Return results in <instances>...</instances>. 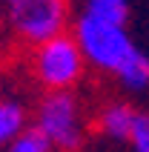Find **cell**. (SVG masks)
<instances>
[{"label": "cell", "instance_id": "8fae6325", "mask_svg": "<svg viewBox=\"0 0 149 152\" xmlns=\"http://www.w3.org/2000/svg\"><path fill=\"white\" fill-rule=\"evenodd\" d=\"M9 32V23H6V3L0 0V40H3V34Z\"/></svg>", "mask_w": 149, "mask_h": 152}, {"label": "cell", "instance_id": "52a82bcc", "mask_svg": "<svg viewBox=\"0 0 149 152\" xmlns=\"http://www.w3.org/2000/svg\"><path fill=\"white\" fill-rule=\"evenodd\" d=\"M115 80L126 92H143L149 86V55L143 49H135L132 58L126 60L121 66V72L115 75Z\"/></svg>", "mask_w": 149, "mask_h": 152}, {"label": "cell", "instance_id": "277c9868", "mask_svg": "<svg viewBox=\"0 0 149 152\" xmlns=\"http://www.w3.org/2000/svg\"><path fill=\"white\" fill-rule=\"evenodd\" d=\"M72 34L77 40V46H80L89 69L106 72V75H118L121 66L138 49L135 40L129 37V32H126V26L103 23V20H95V17L83 15V12L74 17Z\"/></svg>", "mask_w": 149, "mask_h": 152}, {"label": "cell", "instance_id": "4fadbf2b", "mask_svg": "<svg viewBox=\"0 0 149 152\" xmlns=\"http://www.w3.org/2000/svg\"><path fill=\"white\" fill-rule=\"evenodd\" d=\"M3 3H9V0H3Z\"/></svg>", "mask_w": 149, "mask_h": 152}, {"label": "cell", "instance_id": "7a4b0ae2", "mask_svg": "<svg viewBox=\"0 0 149 152\" xmlns=\"http://www.w3.org/2000/svg\"><path fill=\"white\" fill-rule=\"evenodd\" d=\"M29 72L43 92H74L89 72V63L69 32L29 49Z\"/></svg>", "mask_w": 149, "mask_h": 152}, {"label": "cell", "instance_id": "7c38bea8", "mask_svg": "<svg viewBox=\"0 0 149 152\" xmlns=\"http://www.w3.org/2000/svg\"><path fill=\"white\" fill-rule=\"evenodd\" d=\"M0 83H3V69H0Z\"/></svg>", "mask_w": 149, "mask_h": 152}, {"label": "cell", "instance_id": "30bf717a", "mask_svg": "<svg viewBox=\"0 0 149 152\" xmlns=\"http://www.w3.org/2000/svg\"><path fill=\"white\" fill-rule=\"evenodd\" d=\"M126 144L132 146V152H149V112L146 109H138Z\"/></svg>", "mask_w": 149, "mask_h": 152}, {"label": "cell", "instance_id": "9c48e42d", "mask_svg": "<svg viewBox=\"0 0 149 152\" xmlns=\"http://www.w3.org/2000/svg\"><path fill=\"white\" fill-rule=\"evenodd\" d=\"M3 152H55V146L46 141V135H43L37 126H29L23 135L15 138Z\"/></svg>", "mask_w": 149, "mask_h": 152}, {"label": "cell", "instance_id": "5b68a950", "mask_svg": "<svg viewBox=\"0 0 149 152\" xmlns=\"http://www.w3.org/2000/svg\"><path fill=\"white\" fill-rule=\"evenodd\" d=\"M135 109L132 103L126 101H109L103 103L95 118H92V129L98 135L109 138V141H129V132H132V124H135Z\"/></svg>", "mask_w": 149, "mask_h": 152}, {"label": "cell", "instance_id": "6da1fadb", "mask_svg": "<svg viewBox=\"0 0 149 152\" xmlns=\"http://www.w3.org/2000/svg\"><path fill=\"white\" fill-rule=\"evenodd\" d=\"M9 34L20 46L34 49L69 34L74 26L72 0H9L6 3Z\"/></svg>", "mask_w": 149, "mask_h": 152}, {"label": "cell", "instance_id": "8992f818", "mask_svg": "<svg viewBox=\"0 0 149 152\" xmlns=\"http://www.w3.org/2000/svg\"><path fill=\"white\" fill-rule=\"evenodd\" d=\"M29 126L32 124H29L26 103L17 101V98H9V95H0V152L15 138H20Z\"/></svg>", "mask_w": 149, "mask_h": 152}, {"label": "cell", "instance_id": "3957f363", "mask_svg": "<svg viewBox=\"0 0 149 152\" xmlns=\"http://www.w3.org/2000/svg\"><path fill=\"white\" fill-rule=\"evenodd\" d=\"M55 152H80L92 121H86L80 98L74 92H43L34 106V124Z\"/></svg>", "mask_w": 149, "mask_h": 152}, {"label": "cell", "instance_id": "ba28073f", "mask_svg": "<svg viewBox=\"0 0 149 152\" xmlns=\"http://www.w3.org/2000/svg\"><path fill=\"white\" fill-rule=\"evenodd\" d=\"M83 15L103 20V23H112V26H126L129 3L126 0H83Z\"/></svg>", "mask_w": 149, "mask_h": 152}]
</instances>
